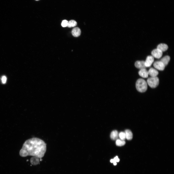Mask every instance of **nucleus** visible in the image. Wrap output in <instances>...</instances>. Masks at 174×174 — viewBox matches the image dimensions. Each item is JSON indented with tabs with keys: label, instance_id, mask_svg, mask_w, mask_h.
<instances>
[{
	"label": "nucleus",
	"instance_id": "f257e3e1",
	"mask_svg": "<svg viewBox=\"0 0 174 174\" xmlns=\"http://www.w3.org/2000/svg\"><path fill=\"white\" fill-rule=\"evenodd\" d=\"M46 150V144L44 141L38 138H33L25 142L19 154L22 157L29 155L35 157L32 158H41L44 156Z\"/></svg>",
	"mask_w": 174,
	"mask_h": 174
},
{
	"label": "nucleus",
	"instance_id": "f03ea898",
	"mask_svg": "<svg viewBox=\"0 0 174 174\" xmlns=\"http://www.w3.org/2000/svg\"><path fill=\"white\" fill-rule=\"evenodd\" d=\"M136 86L137 90L140 92H145L147 89V83L142 79H139L137 81Z\"/></svg>",
	"mask_w": 174,
	"mask_h": 174
},
{
	"label": "nucleus",
	"instance_id": "7ed1b4c3",
	"mask_svg": "<svg viewBox=\"0 0 174 174\" xmlns=\"http://www.w3.org/2000/svg\"><path fill=\"white\" fill-rule=\"evenodd\" d=\"M147 82L148 85L152 88H155L158 85L159 79L157 77H151L147 79Z\"/></svg>",
	"mask_w": 174,
	"mask_h": 174
},
{
	"label": "nucleus",
	"instance_id": "20e7f679",
	"mask_svg": "<svg viewBox=\"0 0 174 174\" xmlns=\"http://www.w3.org/2000/svg\"><path fill=\"white\" fill-rule=\"evenodd\" d=\"M152 56L156 58H160L162 56L163 53L160 50L157 48L153 50L151 52Z\"/></svg>",
	"mask_w": 174,
	"mask_h": 174
},
{
	"label": "nucleus",
	"instance_id": "39448f33",
	"mask_svg": "<svg viewBox=\"0 0 174 174\" xmlns=\"http://www.w3.org/2000/svg\"><path fill=\"white\" fill-rule=\"evenodd\" d=\"M154 67L156 69L160 71H163L165 69V66L160 61L155 62L154 63Z\"/></svg>",
	"mask_w": 174,
	"mask_h": 174
},
{
	"label": "nucleus",
	"instance_id": "423d86ee",
	"mask_svg": "<svg viewBox=\"0 0 174 174\" xmlns=\"http://www.w3.org/2000/svg\"><path fill=\"white\" fill-rule=\"evenodd\" d=\"M154 57L152 56H148L145 62V65L146 67H150L154 61Z\"/></svg>",
	"mask_w": 174,
	"mask_h": 174
},
{
	"label": "nucleus",
	"instance_id": "0eeeda50",
	"mask_svg": "<svg viewBox=\"0 0 174 174\" xmlns=\"http://www.w3.org/2000/svg\"><path fill=\"white\" fill-rule=\"evenodd\" d=\"M135 65L137 68L141 69L146 68L145 65V62L143 61H138L135 63Z\"/></svg>",
	"mask_w": 174,
	"mask_h": 174
},
{
	"label": "nucleus",
	"instance_id": "6e6552de",
	"mask_svg": "<svg viewBox=\"0 0 174 174\" xmlns=\"http://www.w3.org/2000/svg\"><path fill=\"white\" fill-rule=\"evenodd\" d=\"M139 75L143 78H147L148 77V71L146 68L141 69L139 72Z\"/></svg>",
	"mask_w": 174,
	"mask_h": 174
},
{
	"label": "nucleus",
	"instance_id": "1a4fd4ad",
	"mask_svg": "<svg viewBox=\"0 0 174 174\" xmlns=\"http://www.w3.org/2000/svg\"><path fill=\"white\" fill-rule=\"evenodd\" d=\"M81 31L80 29L78 27L74 28L72 30V33L74 36L77 37L81 35Z\"/></svg>",
	"mask_w": 174,
	"mask_h": 174
},
{
	"label": "nucleus",
	"instance_id": "9d476101",
	"mask_svg": "<svg viewBox=\"0 0 174 174\" xmlns=\"http://www.w3.org/2000/svg\"><path fill=\"white\" fill-rule=\"evenodd\" d=\"M148 75L151 77H156L158 74V71L156 69L151 68L148 71Z\"/></svg>",
	"mask_w": 174,
	"mask_h": 174
},
{
	"label": "nucleus",
	"instance_id": "9b49d317",
	"mask_svg": "<svg viewBox=\"0 0 174 174\" xmlns=\"http://www.w3.org/2000/svg\"><path fill=\"white\" fill-rule=\"evenodd\" d=\"M168 48V45L165 44H161L159 45L157 47V48L163 52L167 50Z\"/></svg>",
	"mask_w": 174,
	"mask_h": 174
},
{
	"label": "nucleus",
	"instance_id": "f8f14e48",
	"mask_svg": "<svg viewBox=\"0 0 174 174\" xmlns=\"http://www.w3.org/2000/svg\"><path fill=\"white\" fill-rule=\"evenodd\" d=\"M125 133L126 136V139L128 140L132 139L133 138V134L132 132L129 130L127 129L125 130Z\"/></svg>",
	"mask_w": 174,
	"mask_h": 174
},
{
	"label": "nucleus",
	"instance_id": "ddd939ff",
	"mask_svg": "<svg viewBox=\"0 0 174 174\" xmlns=\"http://www.w3.org/2000/svg\"><path fill=\"white\" fill-rule=\"evenodd\" d=\"M170 60V57L169 56L167 55L163 57L160 61L164 65L165 67L168 64Z\"/></svg>",
	"mask_w": 174,
	"mask_h": 174
},
{
	"label": "nucleus",
	"instance_id": "4468645a",
	"mask_svg": "<svg viewBox=\"0 0 174 174\" xmlns=\"http://www.w3.org/2000/svg\"><path fill=\"white\" fill-rule=\"evenodd\" d=\"M118 136L119 134L117 130H113L111 133V138L113 140H115L117 139Z\"/></svg>",
	"mask_w": 174,
	"mask_h": 174
},
{
	"label": "nucleus",
	"instance_id": "2eb2a0df",
	"mask_svg": "<svg viewBox=\"0 0 174 174\" xmlns=\"http://www.w3.org/2000/svg\"><path fill=\"white\" fill-rule=\"evenodd\" d=\"M77 24V22L75 21L71 20L68 22L67 26L69 28L73 27L76 26Z\"/></svg>",
	"mask_w": 174,
	"mask_h": 174
},
{
	"label": "nucleus",
	"instance_id": "dca6fc26",
	"mask_svg": "<svg viewBox=\"0 0 174 174\" xmlns=\"http://www.w3.org/2000/svg\"><path fill=\"white\" fill-rule=\"evenodd\" d=\"M126 144L124 140H117L116 142V144L118 146H122Z\"/></svg>",
	"mask_w": 174,
	"mask_h": 174
},
{
	"label": "nucleus",
	"instance_id": "f3484780",
	"mask_svg": "<svg viewBox=\"0 0 174 174\" xmlns=\"http://www.w3.org/2000/svg\"><path fill=\"white\" fill-rule=\"evenodd\" d=\"M119 136L121 140H124L126 139V136L125 132H121L119 135Z\"/></svg>",
	"mask_w": 174,
	"mask_h": 174
},
{
	"label": "nucleus",
	"instance_id": "a211bd4d",
	"mask_svg": "<svg viewBox=\"0 0 174 174\" xmlns=\"http://www.w3.org/2000/svg\"><path fill=\"white\" fill-rule=\"evenodd\" d=\"M68 21L66 20H63L62 23V25L63 27H65L67 26Z\"/></svg>",
	"mask_w": 174,
	"mask_h": 174
},
{
	"label": "nucleus",
	"instance_id": "6ab92c4d",
	"mask_svg": "<svg viewBox=\"0 0 174 174\" xmlns=\"http://www.w3.org/2000/svg\"><path fill=\"white\" fill-rule=\"evenodd\" d=\"M7 80V78L5 76H3L2 78V81L3 83H6Z\"/></svg>",
	"mask_w": 174,
	"mask_h": 174
},
{
	"label": "nucleus",
	"instance_id": "aec40b11",
	"mask_svg": "<svg viewBox=\"0 0 174 174\" xmlns=\"http://www.w3.org/2000/svg\"><path fill=\"white\" fill-rule=\"evenodd\" d=\"M116 162L114 159H111V163H114V162Z\"/></svg>",
	"mask_w": 174,
	"mask_h": 174
},
{
	"label": "nucleus",
	"instance_id": "412c9836",
	"mask_svg": "<svg viewBox=\"0 0 174 174\" xmlns=\"http://www.w3.org/2000/svg\"><path fill=\"white\" fill-rule=\"evenodd\" d=\"M120 161V159L118 158L116 160V162H119Z\"/></svg>",
	"mask_w": 174,
	"mask_h": 174
},
{
	"label": "nucleus",
	"instance_id": "4be33fe9",
	"mask_svg": "<svg viewBox=\"0 0 174 174\" xmlns=\"http://www.w3.org/2000/svg\"><path fill=\"white\" fill-rule=\"evenodd\" d=\"M113 164H114V165H116V164H117L116 163V162H114Z\"/></svg>",
	"mask_w": 174,
	"mask_h": 174
},
{
	"label": "nucleus",
	"instance_id": "5701e85b",
	"mask_svg": "<svg viewBox=\"0 0 174 174\" xmlns=\"http://www.w3.org/2000/svg\"><path fill=\"white\" fill-rule=\"evenodd\" d=\"M36 0L38 1L39 0Z\"/></svg>",
	"mask_w": 174,
	"mask_h": 174
}]
</instances>
